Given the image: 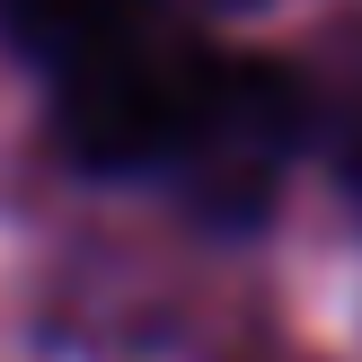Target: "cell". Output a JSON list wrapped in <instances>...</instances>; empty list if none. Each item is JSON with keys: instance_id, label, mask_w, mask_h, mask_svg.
<instances>
[{"instance_id": "obj_1", "label": "cell", "mask_w": 362, "mask_h": 362, "mask_svg": "<svg viewBox=\"0 0 362 362\" xmlns=\"http://www.w3.org/2000/svg\"><path fill=\"white\" fill-rule=\"evenodd\" d=\"M212 80H221V45H204L168 0H141L124 27L53 62V133L98 177H159L177 168Z\"/></svg>"}, {"instance_id": "obj_2", "label": "cell", "mask_w": 362, "mask_h": 362, "mask_svg": "<svg viewBox=\"0 0 362 362\" xmlns=\"http://www.w3.org/2000/svg\"><path fill=\"white\" fill-rule=\"evenodd\" d=\"M300 141H310V88H300V71L257 62V53H221V80H212V98H204V115H194V133H186L168 177L186 186V204L204 221L247 230V221L274 212Z\"/></svg>"}, {"instance_id": "obj_3", "label": "cell", "mask_w": 362, "mask_h": 362, "mask_svg": "<svg viewBox=\"0 0 362 362\" xmlns=\"http://www.w3.org/2000/svg\"><path fill=\"white\" fill-rule=\"evenodd\" d=\"M133 9H141V0H0V27L53 71V62H71L80 45H98L106 27H124Z\"/></svg>"}, {"instance_id": "obj_4", "label": "cell", "mask_w": 362, "mask_h": 362, "mask_svg": "<svg viewBox=\"0 0 362 362\" xmlns=\"http://www.w3.org/2000/svg\"><path fill=\"white\" fill-rule=\"evenodd\" d=\"M336 159H345V186H354V204H362V71H354V88H345V133H336Z\"/></svg>"}, {"instance_id": "obj_5", "label": "cell", "mask_w": 362, "mask_h": 362, "mask_svg": "<svg viewBox=\"0 0 362 362\" xmlns=\"http://www.w3.org/2000/svg\"><path fill=\"white\" fill-rule=\"evenodd\" d=\"M221 9H239V0H221Z\"/></svg>"}]
</instances>
